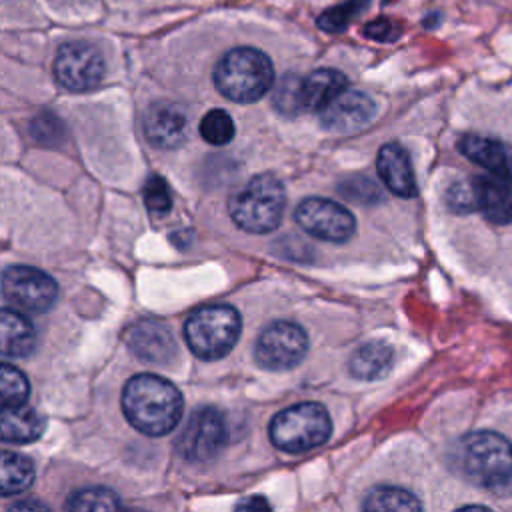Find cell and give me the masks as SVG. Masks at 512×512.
<instances>
[{
  "mask_svg": "<svg viewBox=\"0 0 512 512\" xmlns=\"http://www.w3.org/2000/svg\"><path fill=\"white\" fill-rule=\"evenodd\" d=\"M364 34L378 42H392L402 34V26L392 18H376L368 22V26L364 28Z\"/></svg>",
  "mask_w": 512,
  "mask_h": 512,
  "instance_id": "cell-32",
  "label": "cell"
},
{
  "mask_svg": "<svg viewBox=\"0 0 512 512\" xmlns=\"http://www.w3.org/2000/svg\"><path fill=\"white\" fill-rule=\"evenodd\" d=\"M126 344L132 354L150 364H170L176 358V342L170 330L154 320H140L126 332Z\"/></svg>",
  "mask_w": 512,
  "mask_h": 512,
  "instance_id": "cell-14",
  "label": "cell"
},
{
  "mask_svg": "<svg viewBox=\"0 0 512 512\" xmlns=\"http://www.w3.org/2000/svg\"><path fill=\"white\" fill-rule=\"evenodd\" d=\"M394 364V350L380 340H372L356 348L350 358V374L358 380L384 378Z\"/></svg>",
  "mask_w": 512,
  "mask_h": 512,
  "instance_id": "cell-21",
  "label": "cell"
},
{
  "mask_svg": "<svg viewBox=\"0 0 512 512\" xmlns=\"http://www.w3.org/2000/svg\"><path fill=\"white\" fill-rule=\"evenodd\" d=\"M376 170L386 188L400 198H414L418 194V184L410 156L404 146L388 142L378 150Z\"/></svg>",
  "mask_w": 512,
  "mask_h": 512,
  "instance_id": "cell-16",
  "label": "cell"
},
{
  "mask_svg": "<svg viewBox=\"0 0 512 512\" xmlns=\"http://www.w3.org/2000/svg\"><path fill=\"white\" fill-rule=\"evenodd\" d=\"M454 464L470 482L496 488L512 480V442L492 430H476L454 446Z\"/></svg>",
  "mask_w": 512,
  "mask_h": 512,
  "instance_id": "cell-2",
  "label": "cell"
},
{
  "mask_svg": "<svg viewBox=\"0 0 512 512\" xmlns=\"http://www.w3.org/2000/svg\"><path fill=\"white\" fill-rule=\"evenodd\" d=\"M34 482V464L30 458L4 450L2 460H0V484H2V494L12 496L20 494L30 484Z\"/></svg>",
  "mask_w": 512,
  "mask_h": 512,
  "instance_id": "cell-22",
  "label": "cell"
},
{
  "mask_svg": "<svg viewBox=\"0 0 512 512\" xmlns=\"http://www.w3.org/2000/svg\"><path fill=\"white\" fill-rule=\"evenodd\" d=\"M368 4H370V0H346L338 6H332V8L324 10L316 18V24H318V28H322L324 32H330V34L344 32L348 28V24L356 16H360Z\"/></svg>",
  "mask_w": 512,
  "mask_h": 512,
  "instance_id": "cell-24",
  "label": "cell"
},
{
  "mask_svg": "<svg viewBox=\"0 0 512 512\" xmlns=\"http://www.w3.org/2000/svg\"><path fill=\"white\" fill-rule=\"evenodd\" d=\"M270 440L276 448L292 454L322 446L332 432L328 410L318 402H300L278 412L270 422Z\"/></svg>",
  "mask_w": 512,
  "mask_h": 512,
  "instance_id": "cell-6",
  "label": "cell"
},
{
  "mask_svg": "<svg viewBox=\"0 0 512 512\" xmlns=\"http://www.w3.org/2000/svg\"><path fill=\"white\" fill-rule=\"evenodd\" d=\"M294 218L304 232L324 242H346L356 230V220L348 208L318 196L302 200L294 212Z\"/></svg>",
  "mask_w": 512,
  "mask_h": 512,
  "instance_id": "cell-11",
  "label": "cell"
},
{
  "mask_svg": "<svg viewBox=\"0 0 512 512\" xmlns=\"http://www.w3.org/2000/svg\"><path fill=\"white\" fill-rule=\"evenodd\" d=\"M52 70L62 88L70 92H88L104 80L106 64L94 44L74 40L58 48Z\"/></svg>",
  "mask_w": 512,
  "mask_h": 512,
  "instance_id": "cell-7",
  "label": "cell"
},
{
  "mask_svg": "<svg viewBox=\"0 0 512 512\" xmlns=\"http://www.w3.org/2000/svg\"><path fill=\"white\" fill-rule=\"evenodd\" d=\"M300 86L302 78L290 74L280 80V84L274 90V106L282 114H298L302 110V100H300Z\"/></svg>",
  "mask_w": 512,
  "mask_h": 512,
  "instance_id": "cell-28",
  "label": "cell"
},
{
  "mask_svg": "<svg viewBox=\"0 0 512 512\" xmlns=\"http://www.w3.org/2000/svg\"><path fill=\"white\" fill-rule=\"evenodd\" d=\"M286 206L282 182L272 174H256L228 200L230 218L250 234H266L278 228Z\"/></svg>",
  "mask_w": 512,
  "mask_h": 512,
  "instance_id": "cell-4",
  "label": "cell"
},
{
  "mask_svg": "<svg viewBox=\"0 0 512 512\" xmlns=\"http://www.w3.org/2000/svg\"><path fill=\"white\" fill-rule=\"evenodd\" d=\"M306 350L308 336L302 326L276 320L260 332L254 344V360L266 370H290L304 360Z\"/></svg>",
  "mask_w": 512,
  "mask_h": 512,
  "instance_id": "cell-10",
  "label": "cell"
},
{
  "mask_svg": "<svg viewBox=\"0 0 512 512\" xmlns=\"http://www.w3.org/2000/svg\"><path fill=\"white\" fill-rule=\"evenodd\" d=\"M2 330V354L6 358H26L36 348V330L30 320H26L16 308H2L0 314Z\"/></svg>",
  "mask_w": 512,
  "mask_h": 512,
  "instance_id": "cell-20",
  "label": "cell"
},
{
  "mask_svg": "<svg viewBox=\"0 0 512 512\" xmlns=\"http://www.w3.org/2000/svg\"><path fill=\"white\" fill-rule=\"evenodd\" d=\"M236 508H240V510H248V508H264V510H268L270 504L262 496H250V498L238 502Z\"/></svg>",
  "mask_w": 512,
  "mask_h": 512,
  "instance_id": "cell-33",
  "label": "cell"
},
{
  "mask_svg": "<svg viewBox=\"0 0 512 512\" xmlns=\"http://www.w3.org/2000/svg\"><path fill=\"white\" fill-rule=\"evenodd\" d=\"M30 136L40 142V144H46V146H54L56 142L62 140L64 136V126L62 122L50 114V112H44L40 116H36L32 122H30Z\"/></svg>",
  "mask_w": 512,
  "mask_h": 512,
  "instance_id": "cell-30",
  "label": "cell"
},
{
  "mask_svg": "<svg viewBox=\"0 0 512 512\" xmlns=\"http://www.w3.org/2000/svg\"><path fill=\"white\" fill-rule=\"evenodd\" d=\"M142 198H144V204L148 206L150 212L154 214H166L170 212L172 208V194H170V186L168 182L158 176V174H152L144 188H142Z\"/></svg>",
  "mask_w": 512,
  "mask_h": 512,
  "instance_id": "cell-29",
  "label": "cell"
},
{
  "mask_svg": "<svg viewBox=\"0 0 512 512\" xmlns=\"http://www.w3.org/2000/svg\"><path fill=\"white\" fill-rule=\"evenodd\" d=\"M458 150L474 164L486 168L488 172H508L512 174V148L490 136L466 134L458 140Z\"/></svg>",
  "mask_w": 512,
  "mask_h": 512,
  "instance_id": "cell-18",
  "label": "cell"
},
{
  "mask_svg": "<svg viewBox=\"0 0 512 512\" xmlns=\"http://www.w3.org/2000/svg\"><path fill=\"white\" fill-rule=\"evenodd\" d=\"M240 330V314L228 304L200 306L184 322L186 344L200 360L224 358L236 346Z\"/></svg>",
  "mask_w": 512,
  "mask_h": 512,
  "instance_id": "cell-5",
  "label": "cell"
},
{
  "mask_svg": "<svg viewBox=\"0 0 512 512\" xmlns=\"http://www.w3.org/2000/svg\"><path fill=\"white\" fill-rule=\"evenodd\" d=\"M142 128L146 140L152 146L172 150L186 142L190 132V118L182 104L156 100L146 108Z\"/></svg>",
  "mask_w": 512,
  "mask_h": 512,
  "instance_id": "cell-12",
  "label": "cell"
},
{
  "mask_svg": "<svg viewBox=\"0 0 512 512\" xmlns=\"http://www.w3.org/2000/svg\"><path fill=\"white\" fill-rule=\"evenodd\" d=\"M476 210L494 224L512 222V174L490 172L472 178Z\"/></svg>",
  "mask_w": 512,
  "mask_h": 512,
  "instance_id": "cell-15",
  "label": "cell"
},
{
  "mask_svg": "<svg viewBox=\"0 0 512 512\" xmlns=\"http://www.w3.org/2000/svg\"><path fill=\"white\" fill-rule=\"evenodd\" d=\"M362 508L372 512H388V510L406 512V510H420L422 504L408 490H402L396 486H376L374 490L368 492Z\"/></svg>",
  "mask_w": 512,
  "mask_h": 512,
  "instance_id": "cell-23",
  "label": "cell"
},
{
  "mask_svg": "<svg viewBox=\"0 0 512 512\" xmlns=\"http://www.w3.org/2000/svg\"><path fill=\"white\" fill-rule=\"evenodd\" d=\"M376 114L374 100L362 90L346 88L328 108L320 112V122L336 134H354L364 130Z\"/></svg>",
  "mask_w": 512,
  "mask_h": 512,
  "instance_id": "cell-13",
  "label": "cell"
},
{
  "mask_svg": "<svg viewBox=\"0 0 512 512\" xmlns=\"http://www.w3.org/2000/svg\"><path fill=\"white\" fill-rule=\"evenodd\" d=\"M2 294L16 310L42 314L58 298V284L46 272L32 266H10L2 274Z\"/></svg>",
  "mask_w": 512,
  "mask_h": 512,
  "instance_id": "cell-9",
  "label": "cell"
},
{
  "mask_svg": "<svg viewBox=\"0 0 512 512\" xmlns=\"http://www.w3.org/2000/svg\"><path fill=\"white\" fill-rule=\"evenodd\" d=\"M228 442L224 416L210 406L198 408L176 438V452L188 462H210Z\"/></svg>",
  "mask_w": 512,
  "mask_h": 512,
  "instance_id": "cell-8",
  "label": "cell"
},
{
  "mask_svg": "<svg viewBox=\"0 0 512 512\" xmlns=\"http://www.w3.org/2000/svg\"><path fill=\"white\" fill-rule=\"evenodd\" d=\"M20 508H42L44 510V506L42 504H34V502H26V504H16V506H12L10 510H20Z\"/></svg>",
  "mask_w": 512,
  "mask_h": 512,
  "instance_id": "cell-34",
  "label": "cell"
},
{
  "mask_svg": "<svg viewBox=\"0 0 512 512\" xmlns=\"http://www.w3.org/2000/svg\"><path fill=\"white\" fill-rule=\"evenodd\" d=\"M0 382H2V404L16 406L28 400V394H30L28 378L12 364H2Z\"/></svg>",
  "mask_w": 512,
  "mask_h": 512,
  "instance_id": "cell-27",
  "label": "cell"
},
{
  "mask_svg": "<svg viewBox=\"0 0 512 512\" xmlns=\"http://www.w3.org/2000/svg\"><path fill=\"white\" fill-rule=\"evenodd\" d=\"M446 204L454 212H470L476 210V200H474V186L472 180L464 182H454L448 192H446Z\"/></svg>",
  "mask_w": 512,
  "mask_h": 512,
  "instance_id": "cell-31",
  "label": "cell"
},
{
  "mask_svg": "<svg viewBox=\"0 0 512 512\" xmlns=\"http://www.w3.org/2000/svg\"><path fill=\"white\" fill-rule=\"evenodd\" d=\"M44 428H46V418L26 402L16 406L2 404L0 436L4 442H12V444L34 442L42 436Z\"/></svg>",
  "mask_w": 512,
  "mask_h": 512,
  "instance_id": "cell-19",
  "label": "cell"
},
{
  "mask_svg": "<svg viewBox=\"0 0 512 512\" xmlns=\"http://www.w3.org/2000/svg\"><path fill=\"white\" fill-rule=\"evenodd\" d=\"M234 120L226 110L214 108L200 120V136L212 146H224L234 138Z\"/></svg>",
  "mask_w": 512,
  "mask_h": 512,
  "instance_id": "cell-26",
  "label": "cell"
},
{
  "mask_svg": "<svg viewBox=\"0 0 512 512\" xmlns=\"http://www.w3.org/2000/svg\"><path fill=\"white\" fill-rule=\"evenodd\" d=\"M274 84L272 60L258 48L228 50L214 68L216 90L232 102L250 104L270 92Z\"/></svg>",
  "mask_w": 512,
  "mask_h": 512,
  "instance_id": "cell-3",
  "label": "cell"
},
{
  "mask_svg": "<svg viewBox=\"0 0 512 512\" xmlns=\"http://www.w3.org/2000/svg\"><path fill=\"white\" fill-rule=\"evenodd\" d=\"M66 508L74 512H84V510H118L122 508L120 498L108 490V488H84L74 492L66 500Z\"/></svg>",
  "mask_w": 512,
  "mask_h": 512,
  "instance_id": "cell-25",
  "label": "cell"
},
{
  "mask_svg": "<svg viewBox=\"0 0 512 512\" xmlns=\"http://www.w3.org/2000/svg\"><path fill=\"white\" fill-rule=\"evenodd\" d=\"M180 390L158 374H136L122 390V412L126 420L146 436L172 432L182 416Z\"/></svg>",
  "mask_w": 512,
  "mask_h": 512,
  "instance_id": "cell-1",
  "label": "cell"
},
{
  "mask_svg": "<svg viewBox=\"0 0 512 512\" xmlns=\"http://www.w3.org/2000/svg\"><path fill=\"white\" fill-rule=\"evenodd\" d=\"M348 88V78L334 68H320L302 78L300 100L302 110L322 112L328 108L344 90Z\"/></svg>",
  "mask_w": 512,
  "mask_h": 512,
  "instance_id": "cell-17",
  "label": "cell"
}]
</instances>
